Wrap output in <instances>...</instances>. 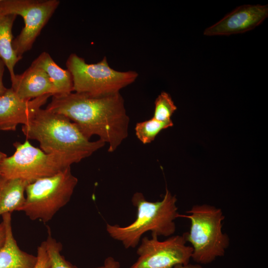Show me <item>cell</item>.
Returning a JSON list of instances; mask_svg holds the SVG:
<instances>
[{
  "label": "cell",
  "mask_w": 268,
  "mask_h": 268,
  "mask_svg": "<svg viewBox=\"0 0 268 268\" xmlns=\"http://www.w3.org/2000/svg\"><path fill=\"white\" fill-rule=\"evenodd\" d=\"M46 109L67 117L86 137L97 135L114 152L128 137L130 118L120 92L91 97L76 92L52 96Z\"/></svg>",
  "instance_id": "cell-1"
},
{
  "label": "cell",
  "mask_w": 268,
  "mask_h": 268,
  "mask_svg": "<svg viewBox=\"0 0 268 268\" xmlns=\"http://www.w3.org/2000/svg\"><path fill=\"white\" fill-rule=\"evenodd\" d=\"M27 139L37 140L42 150L60 154L79 162L103 147L100 139L90 141L75 123L63 115L40 108L32 119L22 125Z\"/></svg>",
  "instance_id": "cell-2"
},
{
  "label": "cell",
  "mask_w": 268,
  "mask_h": 268,
  "mask_svg": "<svg viewBox=\"0 0 268 268\" xmlns=\"http://www.w3.org/2000/svg\"><path fill=\"white\" fill-rule=\"evenodd\" d=\"M137 208L135 220L129 225H106V231L114 239L121 242L125 248H135L142 235L148 231L151 235L170 236L176 231L175 220L179 217L177 199L166 188L163 199L155 202L145 200L141 193L132 197Z\"/></svg>",
  "instance_id": "cell-3"
},
{
  "label": "cell",
  "mask_w": 268,
  "mask_h": 268,
  "mask_svg": "<svg viewBox=\"0 0 268 268\" xmlns=\"http://www.w3.org/2000/svg\"><path fill=\"white\" fill-rule=\"evenodd\" d=\"M180 215L189 219L190 231L183 234L193 249L192 259L197 263L207 264L223 256L229 245V239L222 231L225 216L222 210L206 204L193 205Z\"/></svg>",
  "instance_id": "cell-4"
},
{
  "label": "cell",
  "mask_w": 268,
  "mask_h": 268,
  "mask_svg": "<svg viewBox=\"0 0 268 268\" xmlns=\"http://www.w3.org/2000/svg\"><path fill=\"white\" fill-rule=\"evenodd\" d=\"M77 183L70 167L31 182L27 186L20 211L31 220L47 222L69 202Z\"/></svg>",
  "instance_id": "cell-5"
},
{
  "label": "cell",
  "mask_w": 268,
  "mask_h": 268,
  "mask_svg": "<svg viewBox=\"0 0 268 268\" xmlns=\"http://www.w3.org/2000/svg\"><path fill=\"white\" fill-rule=\"evenodd\" d=\"M66 65L72 76L73 91L91 97L119 93L138 75L135 71H119L111 68L106 57L96 64H87L83 58L72 53Z\"/></svg>",
  "instance_id": "cell-6"
},
{
  "label": "cell",
  "mask_w": 268,
  "mask_h": 268,
  "mask_svg": "<svg viewBox=\"0 0 268 268\" xmlns=\"http://www.w3.org/2000/svg\"><path fill=\"white\" fill-rule=\"evenodd\" d=\"M13 145L14 154L0 163V175L7 178H19L30 183L54 175L73 164L62 155L45 153L28 140L22 143L15 142Z\"/></svg>",
  "instance_id": "cell-7"
},
{
  "label": "cell",
  "mask_w": 268,
  "mask_h": 268,
  "mask_svg": "<svg viewBox=\"0 0 268 268\" xmlns=\"http://www.w3.org/2000/svg\"><path fill=\"white\" fill-rule=\"evenodd\" d=\"M60 3L58 0H0V15H20L23 19L24 27L12 41L19 57L22 59L31 49Z\"/></svg>",
  "instance_id": "cell-8"
},
{
  "label": "cell",
  "mask_w": 268,
  "mask_h": 268,
  "mask_svg": "<svg viewBox=\"0 0 268 268\" xmlns=\"http://www.w3.org/2000/svg\"><path fill=\"white\" fill-rule=\"evenodd\" d=\"M184 235L171 236L159 241L156 235L141 239L137 248L138 258L130 268H173L188 264L193 249L186 245Z\"/></svg>",
  "instance_id": "cell-9"
},
{
  "label": "cell",
  "mask_w": 268,
  "mask_h": 268,
  "mask_svg": "<svg viewBox=\"0 0 268 268\" xmlns=\"http://www.w3.org/2000/svg\"><path fill=\"white\" fill-rule=\"evenodd\" d=\"M268 16V4L241 5L206 28L203 34L212 36L243 33L254 29Z\"/></svg>",
  "instance_id": "cell-10"
},
{
  "label": "cell",
  "mask_w": 268,
  "mask_h": 268,
  "mask_svg": "<svg viewBox=\"0 0 268 268\" xmlns=\"http://www.w3.org/2000/svg\"><path fill=\"white\" fill-rule=\"evenodd\" d=\"M51 95L25 100L20 99L11 88L0 97V131H15L19 124H27Z\"/></svg>",
  "instance_id": "cell-11"
},
{
  "label": "cell",
  "mask_w": 268,
  "mask_h": 268,
  "mask_svg": "<svg viewBox=\"0 0 268 268\" xmlns=\"http://www.w3.org/2000/svg\"><path fill=\"white\" fill-rule=\"evenodd\" d=\"M11 88L18 97L25 100L56 94L55 88L46 72L32 64L23 72L15 74L11 81Z\"/></svg>",
  "instance_id": "cell-12"
},
{
  "label": "cell",
  "mask_w": 268,
  "mask_h": 268,
  "mask_svg": "<svg viewBox=\"0 0 268 268\" xmlns=\"http://www.w3.org/2000/svg\"><path fill=\"white\" fill-rule=\"evenodd\" d=\"M5 228V238L0 247V268H33L37 261L36 256L21 250L12 233L11 213L1 215Z\"/></svg>",
  "instance_id": "cell-13"
},
{
  "label": "cell",
  "mask_w": 268,
  "mask_h": 268,
  "mask_svg": "<svg viewBox=\"0 0 268 268\" xmlns=\"http://www.w3.org/2000/svg\"><path fill=\"white\" fill-rule=\"evenodd\" d=\"M28 181L0 175V216L20 211L25 202V191Z\"/></svg>",
  "instance_id": "cell-14"
},
{
  "label": "cell",
  "mask_w": 268,
  "mask_h": 268,
  "mask_svg": "<svg viewBox=\"0 0 268 268\" xmlns=\"http://www.w3.org/2000/svg\"><path fill=\"white\" fill-rule=\"evenodd\" d=\"M42 68L50 78L56 95L67 94L73 92L70 72L57 65L50 55L46 52L41 53L32 63Z\"/></svg>",
  "instance_id": "cell-15"
},
{
  "label": "cell",
  "mask_w": 268,
  "mask_h": 268,
  "mask_svg": "<svg viewBox=\"0 0 268 268\" xmlns=\"http://www.w3.org/2000/svg\"><path fill=\"white\" fill-rule=\"evenodd\" d=\"M16 15H0V59L7 67L11 81L15 76L14 67L21 59L16 54L13 46L12 29Z\"/></svg>",
  "instance_id": "cell-16"
},
{
  "label": "cell",
  "mask_w": 268,
  "mask_h": 268,
  "mask_svg": "<svg viewBox=\"0 0 268 268\" xmlns=\"http://www.w3.org/2000/svg\"><path fill=\"white\" fill-rule=\"evenodd\" d=\"M173 123L171 120L160 121L153 118L136 123L135 133L137 138L143 143H151L162 130L172 127Z\"/></svg>",
  "instance_id": "cell-17"
},
{
  "label": "cell",
  "mask_w": 268,
  "mask_h": 268,
  "mask_svg": "<svg viewBox=\"0 0 268 268\" xmlns=\"http://www.w3.org/2000/svg\"><path fill=\"white\" fill-rule=\"evenodd\" d=\"M48 232V236L44 242L50 260L51 268H78L61 255L62 244L52 236L50 230Z\"/></svg>",
  "instance_id": "cell-18"
},
{
  "label": "cell",
  "mask_w": 268,
  "mask_h": 268,
  "mask_svg": "<svg viewBox=\"0 0 268 268\" xmlns=\"http://www.w3.org/2000/svg\"><path fill=\"white\" fill-rule=\"evenodd\" d=\"M155 108L152 118L160 121L171 120V117L177 110L171 96L166 92H162L154 102Z\"/></svg>",
  "instance_id": "cell-19"
},
{
  "label": "cell",
  "mask_w": 268,
  "mask_h": 268,
  "mask_svg": "<svg viewBox=\"0 0 268 268\" xmlns=\"http://www.w3.org/2000/svg\"><path fill=\"white\" fill-rule=\"evenodd\" d=\"M36 256L37 261L33 268H51L50 260L44 241L38 246Z\"/></svg>",
  "instance_id": "cell-20"
},
{
  "label": "cell",
  "mask_w": 268,
  "mask_h": 268,
  "mask_svg": "<svg viewBox=\"0 0 268 268\" xmlns=\"http://www.w3.org/2000/svg\"><path fill=\"white\" fill-rule=\"evenodd\" d=\"M120 264L116 261L114 258L109 257L107 258L103 266L94 268H120Z\"/></svg>",
  "instance_id": "cell-21"
},
{
  "label": "cell",
  "mask_w": 268,
  "mask_h": 268,
  "mask_svg": "<svg viewBox=\"0 0 268 268\" xmlns=\"http://www.w3.org/2000/svg\"><path fill=\"white\" fill-rule=\"evenodd\" d=\"M4 64L0 59V97L5 92L7 89L3 83V75L4 71Z\"/></svg>",
  "instance_id": "cell-22"
},
{
  "label": "cell",
  "mask_w": 268,
  "mask_h": 268,
  "mask_svg": "<svg viewBox=\"0 0 268 268\" xmlns=\"http://www.w3.org/2000/svg\"><path fill=\"white\" fill-rule=\"evenodd\" d=\"M5 238V228L3 221L0 223V247L4 243Z\"/></svg>",
  "instance_id": "cell-23"
},
{
  "label": "cell",
  "mask_w": 268,
  "mask_h": 268,
  "mask_svg": "<svg viewBox=\"0 0 268 268\" xmlns=\"http://www.w3.org/2000/svg\"><path fill=\"white\" fill-rule=\"evenodd\" d=\"M173 268H202L200 265H193V264H187V265H179L175 266Z\"/></svg>",
  "instance_id": "cell-24"
},
{
  "label": "cell",
  "mask_w": 268,
  "mask_h": 268,
  "mask_svg": "<svg viewBox=\"0 0 268 268\" xmlns=\"http://www.w3.org/2000/svg\"><path fill=\"white\" fill-rule=\"evenodd\" d=\"M6 157L7 155L5 153L0 151V163Z\"/></svg>",
  "instance_id": "cell-25"
},
{
  "label": "cell",
  "mask_w": 268,
  "mask_h": 268,
  "mask_svg": "<svg viewBox=\"0 0 268 268\" xmlns=\"http://www.w3.org/2000/svg\"></svg>",
  "instance_id": "cell-26"
}]
</instances>
